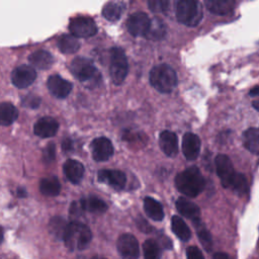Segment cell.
<instances>
[{"mask_svg":"<svg viewBox=\"0 0 259 259\" xmlns=\"http://www.w3.org/2000/svg\"><path fill=\"white\" fill-rule=\"evenodd\" d=\"M176 208L179 211L180 214H182L183 217L192 220V222H196L200 217V210L199 207L191 202L190 200L183 198V197H179L176 200Z\"/></svg>","mask_w":259,"mask_h":259,"instance_id":"obj_18","label":"cell"},{"mask_svg":"<svg viewBox=\"0 0 259 259\" xmlns=\"http://www.w3.org/2000/svg\"><path fill=\"white\" fill-rule=\"evenodd\" d=\"M205 5L211 13L224 15L233 10L235 2L231 0H207Z\"/></svg>","mask_w":259,"mask_h":259,"instance_id":"obj_24","label":"cell"},{"mask_svg":"<svg viewBox=\"0 0 259 259\" xmlns=\"http://www.w3.org/2000/svg\"><path fill=\"white\" fill-rule=\"evenodd\" d=\"M29 63L37 69L45 70L49 69L53 65L54 58L49 52L40 50L32 53L29 56Z\"/></svg>","mask_w":259,"mask_h":259,"instance_id":"obj_20","label":"cell"},{"mask_svg":"<svg viewBox=\"0 0 259 259\" xmlns=\"http://www.w3.org/2000/svg\"><path fill=\"white\" fill-rule=\"evenodd\" d=\"M212 259H232V258H231L227 253L217 252V253L213 255Z\"/></svg>","mask_w":259,"mask_h":259,"instance_id":"obj_41","label":"cell"},{"mask_svg":"<svg viewBox=\"0 0 259 259\" xmlns=\"http://www.w3.org/2000/svg\"><path fill=\"white\" fill-rule=\"evenodd\" d=\"M36 78L34 69L28 65H20L16 67L11 74V81L17 88H25L32 84Z\"/></svg>","mask_w":259,"mask_h":259,"instance_id":"obj_12","label":"cell"},{"mask_svg":"<svg viewBox=\"0 0 259 259\" xmlns=\"http://www.w3.org/2000/svg\"><path fill=\"white\" fill-rule=\"evenodd\" d=\"M175 185L182 194L195 197L204 189L205 181L199 169L196 166H191L177 174Z\"/></svg>","mask_w":259,"mask_h":259,"instance_id":"obj_2","label":"cell"},{"mask_svg":"<svg viewBox=\"0 0 259 259\" xmlns=\"http://www.w3.org/2000/svg\"><path fill=\"white\" fill-rule=\"evenodd\" d=\"M68 224L61 217H54L49 223L50 233L57 239H63L66 233Z\"/></svg>","mask_w":259,"mask_h":259,"instance_id":"obj_31","label":"cell"},{"mask_svg":"<svg viewBox=\"0 0 259 259\" xmlns=\"http://www.w3.org/2000/svg\"><path fill=\"white\" fill-rule=\"evenodd\" d=\"M92 157L97 162L108 160L113 155V146L105 137L94 139L90 145Z\"/></svg>","mask_w":259,"mask_h":259,"instance_id":"obj_11","label":"cell"},{"mask_svg":"<svg viewBox=\"0 0 259 259\" xmlns=\"http://www.w3.org/2000/svg\"><path fill=\"white\" fill-rule=\"evenodd\" d=\"M69 30L75 37H90L97 32V26L92 18L78 16L70 21Z\"/></svg>","mask_w":259,"mask_h":259,"instance_id":"obj_8","label":"cell"},{"mask_svg":"<svg viewBox=\"0 0 259 259\" xmlns=\"http://www.w3.org/2000/svg\"><path fill=\"white\" fill-rule=\"evenodd\" d=\"M93 259H105V258H101V257H94Z\"/></svg>","mask_w":259,"mask_h":259,"instance_id":"obj_45","label":"cell"},{"mask_svg":"<svg viewBox=\"0 0 259 259\" xmlns=\"http://www.w3.org/2000/svg\"><path fill=\"white\" fill-rule=\"evenodd\" d=\"M194 226L197 230V236L199 238V241L201 243V245L204 247L205 250L210 251L211 247H212V240H211V236L209 234V232L203 227V225L201 224L200 220L193 222Z\"/></svg>","mask_w":259,"mask_h":259,"instance_id":"obj_33","label":"cell"},{"mask_svg":"<svg viewBox=\"0 0 259 259\" xmlns=\"http://www.w3.org/2000/svg\"><path fill=\"white\" fill-rule=\"evenodd\" d=\"M177 20L187 26H196L202 18V8L194 0H181L176 6Z\"/></svg>","mask_w":259,"mask_h":259,"instance_id":"obj_6","label":"cell"},{"mask_svg":"<svg viewBox=\"0 0 259 259\" xmlns=\"http://www.w3.org/2000/svg\"><path fill=\"white\" fill-rule=\"evenodd\" d=\"M124 4L122 2H108L103 6L102 15L109 21H116L120 18Z\"/></svg>","mask_w":259,"mask_h":259,"instance_id":"obj_30","label":"cell"},{"mask_svg":"<svg viewBox=\"0 0 259 259\" xmlns=\"http://www.w3.org/2000/svg\"><path fill=\"white\" fill-rule=\"evenodd\" d=\"M144 259H161V248L159 244L152 240H146L143 244Z\"/></svg>","mask_w":259,"mask_h":259,"instance_id":"obj_32","label":"cell"},{"mask_svg":"<svg viewBox=\"0 0 259 259\" xmlns=\"http://www.w3.org/2000/svg\"><path fill=\"white\" fill-rule=\"evenodd\" d=\"M252 105H253V107H254L256 110L259 111V100L253 101V102H252Z\"/></svg>","mask_w":259,"mask_h":259,"instance_id":"obj_43","label":"cell"},{"mask_svg":"<svg viewBox=\"0 0 259 259\" xmlns=\"http://www.w3.org/2000/svg\"><path fill=\"white\" fill-rule=\"evenodd\" d=\"M59 128L58 121L51 117V116H45L39 118L33 126L34 134L40 138H50L56 135L57 131Z\"/></svg>","mask_w":259,"mask_h":259,"instance_id":"obj_17","label":"cell"},{"mask_svg":"<svg viewBox=\"0 0 259 259\" xmlns=\"http://www.w3.org/2000/svg\"><path fill=\"white\" fill-rule=\"evenodd\" d=\"M62 148H63V150L64 151H70V150H72L73 149V143H72V141L71 140H65L64 142H63V144H62Z\"/></svg>","mask_w":259,"mask_h":259,"instance_id":"obj_40","label":"cell"},{"mask_svg":"<svg viewBox=\"0 0 259 259\" xmlns=\"http://www.w3.org/2000/svg\"><path fill=\"white\" fill-rule=\"evenodd\" d=\"M58 48L64 54H73L80 48L79 40L70 34H64L58 39Z\"/></svg>","mask_w":259,"mask_h":259,"instance_id":"obj_29","label":"cell"},{"mask_svg":"<svg viewBox=\"0 0 259 259\" xmlns=\"http://www.w3.org/2000/svg\"><path fill=\"white\" fill-rule=\"evenodd\" d=\"M64 173L72 183H79L84 175V166L81 162L69 159L64 164Z\"/></svg>","mask_w":259,"mask_h":259,"instance_id":"obj_19","label":"cell"},{"mask_svg":"<svg viewBox=\"0 0 259 259\" xmlns=\"http://www.w3.org/2000/svg\"><path fill=\"white\" fill-rule=\"evenodd\" d=\"M249 94H250L251 96H259V86L253 87V88L250 90Z\"/></svg>","mask_w":259,"mask_h":259,"instance_id":"obj_42","label":"cell"},{"mask_svg":"<svg viewBox=\"0 0 259 259\" xmlns=\"http://www.w3.org/2000/svg\"><path fill=\"white\" fill-rule=\"evenodd\" d=\"M144 209L146 214L154 221H162L164 218V210L161 203L153 197H145Z\"/></svg>","mask_w":259,"mask_h":259,"instance_id":"obj_21","label":"cell"},{"mask_svg":"<svg viewBox=\"0 0 259 259\" xmlns=\"http://www.w3.org/2000/svg\"><path fill=\"white\" fill-rule=\"evenodd\" d=\"M150 23L151 19L145 12H135L128 17L126 21V27L132 35L145 36L149 29Z\"/></svg>","mask_w":259,"mask_h":259,"instance_id":"obj_10","label":"cell"},{"mask_svg":"<svg viewBox=\"0 0 259 259\" xmlns=\"http://www.w3.org/2000/svg\"><path fill=\"white\" fill-rule=\"evenodd\" d=\"M23 104L30 108H36L40 103V98L36 95H27L22 100Z\"/></svg>","mask_w":259,"mask_h":259,"instance_id":"obj_37","label":"cell"},{"mask_svg":"<svg viewBox=\"0 0 259 259\" xmlns=\"http://www.w3.org/2000/svg\"><path fill=\"white\" fill-rule=\"evenodd\" d=\"M117 251L121 259H138L140 256L139 242L131 234H122L117 240Z\"/></svg>","mask_w":259,"mask_h":259,"instance_id":"obj_9","label":"cell"},{"mask_svg":"<svg viewBox=\"0 0 259 259\" xmlns=\"http://www.w3.org/2000/svg\"><path fill=\"white\" fill-rule=\"evenodd\" d=\"M245 148L255 155H259V128L250 127L243 133Z\"/></svg>","mask_w":259,"mask_h":259,"instance_id":"obj_22","label":"cell"},{"mask_svg":"<svg viewBox=\"0 0 259 259\" xmlns=\"http://www.w3.org/2000/svg\"><path fill=\"white\" fill-rule=\"evenodd\" d=\"M72 74L88 88H95L101 82V74L93 63L86 58H75L71 63Z\"/></svg>","mask_w":259,"mask_h":259,"instance_id":"obj_3","label":"cell"},{"mask_svg":"<svg viewBox=\"0 0 259 259\" xmlns=\"http://www.w3.org/2000/svg\"><path fill=\"white\" fill-rule=\"evenodd\" d=\"M187 259H204L201 251L196 246H190L186 249Z\"/></svg>","mask_w":259,"mask_h":259,"instance_id":"obj_36","label":"cell"},{"mask_svg":"<svg viewBox=\"0 0 259 259\" xmlns=\"http://www.w3.org/2000/svg\"><path fill=\"white\" fill-rule=\"evenodd\" d=\"M137 225H138L139 229L142 230L143 232H151V230H152V227L143 218H139L137 220Z\"/></svg>","mask_w":259,"mask_h":259,"instance_id":"obj_39","label":"cell"},{"mask_svg":"<svg viewBox=\"0 0 259 259\" xmlns=\"http://www.w3.org/2000/svg\"><path fill=\"white\" fill-rule=\"evenodd\" d=\"M148 5L153 12L161 13V12H166L168 10L169 2L165 0H151L148 2Z\"/></svg>","mask_w":259,"mask_h":259,"instance_id":"obj_34","label":"cell"},{"mask_svg":"<svg viewBox=\"0 0 259 259\" xmlns=\"http://www.w3.org/2000/svg\"><path fill=\"white\" fill-rule=\"evenodd\" d=\"M80 203L84 211L86 210L93 213H102L107 209V204L102 199L96 196H88V197L82 198L80 200Z\"/></svg>","mask_w":259,"mask_h":259,"instance_id":"obj_23","label":"cell"},{"mask_svg":"<svg viewBox=\"0 0 259 259\" xmlns=\"http://www.w3.org/2000/svg\"><path fill=\"white\" fill-rule=\"evenodd\" d=\"M171 228L173 233L182 241H188L191 237V232L186 223L178 215H173L171 219Z\"/></svg>","mask_w":259,"mask_h":259,"instance_id":"obj_26","label":"cell"},{"mask_svg":"<svg viewBox=\"0 0 259 259\" xmlns=\"http://www.w3.org/2000/svg\"><path fill=\"white\" fill-rule=\"evenodd\" d=\"M49 91L57 98H65L72 90V84L59 75H52L47 81Z\"/></svg>","mask_w":259,"mask_h":259,"instance_id":"obj_14","label":"cell"},{"mask_svg":"<svg viewBox=\"0 0 259 259\" xmlns=\"http://www.w3.org/2000/svg\"><path fill=\"white\" fill-rule=\"evenodd\" d=\"M18 116L16 107L10 102L0 103V124L9 125L15 121Z\"/></svg>","mask_w":259,"mask_h":259,"instance_id":"obj_25","label":"cell"},{"mask_svg":"<svg viewBox=\"0 0 259 259\" xmlns=\"http://www.w3.org/2000/svg\"><path fill=\"white\" fill-rule=\"evenodd\" d=\"M109 72L112 82L116 85L121 84L127 75V59L124 52L120 48H112L110 50Z\"/></svg>","mask_w":259,"mask_h":259,"instance_id":"obj_7","label":"cell"},{"mask_svg":"<svg viewBox=\"0 0 259 259\" xmlns=\"http://www.w3.org/2000/svg\"><path fill=\"white\" fill-rule=\"evenodd\" d=\"M201 142L197 135L186 133L182 139V152L185 158L189 161L195 160L200 152Z\"/></svg>","mask_w":259,"mask_h":259,"instance_id":"obj_15","label":"cell"},{"mask_svg":"<svg viewBox=\"0 0 259 259\" xmlns=\"http://www.w3.org/2000/svg\"><path fill=\"white\" fill-rule=\"evenodd\" d=\"M159 145L163 153L168 157H175L178 153L177 136L170 131H163L160 133Z\"/></svg>","mask_w":259,"mask_h":259,"instance_id":"obj_16","label":"cell"},{"mask_svg":"<svg viewBox=\"0 0 259 259\" xmlns=\"http://www.w3.org/2000/svg\"><path fill=\"white\" fill-rule=\"evenodd\" d=\"M84 211L80 201H74L72 202L71 204V207H70V215L71 218H78L81 215V213Z\"/></svg>","mask_w":259,"mask_h":259,"instance_id":"obj_38","label":"cell"},{"mask_svg":"<svg viewBox=\"0 0 259 259\" xmlns=\"http://www.w3.org/2000/svg\"><path fill=\"white\" fill-rule=\"evenodd\" d=\"M97 177L100 182L105 183L116 190L122 189L126 182L125 174L119 170L102 169L98 172Z\"/></svg>","mask_w":259,"mask_h":259,"instance_id":"obj_13","label":"cell"},{"mask_svg":"<svg viewBox=\"0 0 259 259\" xmlns=\"http://www.w3.org/2000/svg\"><path fill=\"white\" fill-rule=\"evenodd\" d=\"M91 239L92 234L90 229L78 221H73L68 224L63 238L67 248L72 251L85 249L89 245Z\"/></svg>","mask_w":259,"mask_h":259,"instance_id":"obj_5","label":"cell"},{"mask_svg":"<svg viewBox=\"0 0 259 259\" xmlns=\"http://www.w3.org/2000/svg\"><path fill=\"white\" fill-rule=\"evenodd\" d=\"M56 156V149H55V145L54 143H50L47 145V147L44 150L42 153V159L46 162H52L55 159Z\"/></svg>","mask_w":259,"mask_h":259,"instance_id":"obj_35","label":"cell"},{"mask_svg":"<svg viewBox=\"0 0 259 259\" xmlns=\"http://www.w3.org/2000/svg\"><path fill=\"white\" fill-rule=\"evenodd\" d=\"M149 79L151 85L161 93L172 92L178 83L175 70L166 64L155 66L150 71Z\"/></svg>","mask_w":259,"mask_h":259,"instance_id":"obj_4","label":"cell"},{"mask_svg":"<svg viewBox=\"0 0 259 259\" xmlns=\"http://www.w3.org/2000/svg\"><path fill=\"white\" fill-rule=\"evenodd\" d=\"M166 27L165 23L158 17H155L151 20L149 29L145 34V37L153 39V40H160L165 36Z\"/></svg>","mask_w":259,"mask_h":259,"instance_id":"obj_28","label":"cell"},{"mask_svg":"<svg viewBox=\"0 0 259 259\" xmlns=\"http://www.w3.org/2000/svg\"><path fill=\"white\" fill-rule=\"evenodd\" d=\"M2 240H3V230H2V228L0 227V244L2 243Z\"/></svg>","mask_w":259,"mask_h":259,"instance_id":"obj_44","label":"cell"},{"mask_svg":"<svg viewBox=\"0 0 259 259\" xmlns=\"http://www.w3.org/2000/svg\"><path fill=\"white\" fill-rule=\"evenodd\" d=\"M217 174L220 177L221 183L225 188H231L238 194H245L248 189L247 178L241 173H237L230 158L220 154L214 160Z\"/></svg>","mask_w":259,"mask_h":259,"instance_id":"obj_1","label":"cell"},{"mask_svg":"<svg viewBox=\"0 0 259 259\" xmlns=\"http://www.w3.org/2000/svg\"><path fill=\"white\" fill-rule=\"evenodd\" d=\"M39 190L44 195L56 196L60 193L61 184H60L59 180L54 176L46 177L40 180Z\"/></svg>","mask_w":259,"mask_h":259,"instance_id":"obj_27","label":"cell"}]
</instances>
